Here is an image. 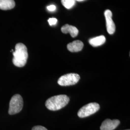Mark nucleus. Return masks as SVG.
<instances>
[{
  "label": "nucleus",
  "instance_id": "nucleus-7",
  "mask_svg": "<svg viewBox=\"0 0 130 130\" xmlns=\"http://www.w3.org/2000/svg\"><path fill=\"white\" fill-rule=\"evenodd\" d=\"M120 123L118 120L107 119L104 121L100 126V130H114Z\"/></svg>",
  "mask_w": 130,
  "mask_h": 130
},
{
  "label": "nucleus",
  "instance_id": "nucleus-9",
  "mask_svg": "<svg viewBox=\"0 0 130 130\" xmlns=\"http://www.w3.org/2000/svg\"><path fill=\"white\" fill-rule=\"evenodd\" d=\"M61 29V31L64 34L69 33L71 36L73 38L76 37L79 33V30L77 28L69 24H66L63 26Z\"/></svg>",
  "mask_w": 130,
  "mask_h": 130
},
{
  "label": "nucleus",
  "instance_id": "nucleus-17",
  "mask_svg": "<svg viewBox=\"0 0 130 130\" xmlns=\"http://www.w3.org/2000/svg\"></svg>",
  "mask_w": 130,
  "mask_h": 130
},
{
  "label": "nucleus",
  "instance_id": "nucleus-15",
  "mask_svg": "<svg viewBox=\"0 0 130 130\" xmlns=\"http://www.w3.org/2000/svg\"><path fill=\"white\" fill-rule=\"evenodd\" d=\"M47 9L49 11L53 12V11H54L56 10V6L55 5H51L48 6L47 7Z\"/></svg>",
  "mask_w": 130,
  "mask_h": 130
},
{
  "label": "nucleus",
  "instance_id": "nucleus-6",
  "mask_svg": "<svg viewBox=\"0 0 130 130\" xmlns=\"http://www.w3.org/2000/svg\"><path fill=\"white\" fill-rule=\"evenodd\" d=\"M104 14L106 20L107 31L109 34L111 35L114 34L116 29L115 25L112 19V13L110 10H107L105 11Z\"/></svg>",
  "mask_w": 130,
  "mask_h": 130
},
{
  "label": "nucleus",
  "instance_id": "nucleus-13",
  "mask_svg": "<svg viewBox=\"0 0 130 130\" xmlns=\"http://www.w3.org/2000/svg\"><path fill=\"white\" fill-rule=\"evenodd\" d=\"M48 22L50 26H53L57 23V20L56 18H50L48 20Z\"/></svg>",
  "mask_w": 130,
  "mask_h": 130
},
{
  "label": "nucleus",
  "instance_id": "nucleus-16",
  "mask_svg": "<svg viewBox=\"0 0 130 130\" xmlns=\"http://www.w3.org/2000/svg\"><path fill=\"white\" fill-rule=\"evenodd\" d=\"M84 0H76V1H78V2H82L84 1Z\"/></svg>",
  "mask_w": 130,
  "mask_h": 130
},
{
  "label": "nucleus",
  "instance_id": "nucleus-4",
  "mask_svg": "<svg viewBox=\"0 0 130 130\" xmlns=\"http://www.w3.org/2000/svg\"><path fill=\"white\" fill-rule=\"evenodd\" d=\"M99 105L96 103H91L82 107L78 112V116L79 118H85L90 116L99 110Z\"/></svg>",
  "mask_w": 130,
  "mask_h": 130
},
{
  "label": "nucleus",
  "instance_id": "nucleus-10",
  "mask_svg": "<svg viewBox=\"0 0 130 130\" xmlns=\"http://www.w3.org/2000/svg\"><path fill=\"white\" fill-rule=\"evenodd\" d=\"M106 41L105 37L103 35H101L90 39L89 42L92 46L98 47L103 45L106 42Z\"/></svg>",
  "mask_w": 130,
  "mask_h": 130
},
{
  "label": "nucleus",
  "instance_id": "nucleus-12",
  "mask_svg": "<svg viewBox=\"0 0 130 130\" xmlns=\"http://www.w3.org/2000/svg\"><path fill=\"white\" fill-rule=\"evenodd\" d=\"M76 3V0H61V3L66 8L70 9L72 8Z\"/></svg>",
  "mask_w": 130,
  "mask_h": 130
},
{
  "label": "nucleus",
  "instance_id": "nucleus-11",
  "mask_svg": "<svg viewBox=\"0 0 130 130\" xmlns=\"http://www.w3.org/2000/svg\"><path fill=\"white\" fill-rule=\"evenodd\" d=\"M14 0H0V9L8 10L14 8L15 6Z\"/></svg>",
  "mask_w": 130,
  "mask_h": 130
},
{
  "label": "nucleus",
  "instance_id": "nucleus-1",
  "mask_svg": "<svg viewBox=\"0 0 130 130\" xmlns=\"http://www.w3.org/2000/svg\"><path fill=\"white\" fill-rule=\"evenodd\" d=\"M14 57L13 63L18 67H23L26 65L28 58L27 48L22 43H18L15 46V51L13 52Z\"/></svg>",
  "mask_w": 130,
  "mask_h": 130
},
{
  "label": "nucleus",
  "instance_id": "nucleus-14",
  "mask_svg": "<svg viewBox=\"0 0 130 130\" xmlns=\"http://www.w3.org/2000/svg\"><path fill=\"white\" fill-rule=\"evenodd\" d=\"M32 130H48L46 128L42 126H35L33 127Z\"/></svg>",
  "mask_w": 130,
  "mask_h": 130
},
{
  "label": "nucleus",
  "instance_id": "nucleus-8",
  "mask_svg": "<svg viewBox=\"0 0 130 130\" xmlns=\"http://www.w3.org/2000/svg\"><path fill=\"white\" fill-rule=\"evenodd\" d=\"M84 46L83 42L79 40H76L69 43L67 45V48L71 52H78L80 51L83 49Z\"/></svg>",
  "mask_w": 130,
  "mask_h": 130
},
{
  "label": "nucleus",
  "instance_id": "nucleus-3",
  "mask_svg": "<svg viewBox=\"0 0 130 130\" xmlns=\"http://www.w3.org/2000/svg\"><path fill=\"white\" fill-rule=\"evenodd\" d=\"M23 107V98L20 94H16L11 98L10 101L8 113L10 115L17 114L21 111Z\"/></svg>",
  "mask_w": 130,
  "mask_h": 130
},
{
  "label": "nucleus",
  "instance_id": "nucleus-2",
  "mask_svg": "<svg viewBox=\"0 0 130 130\" xmlns=\"http://www.w3.org/2000/svg\"><path fill=\"white\" fill-rule=\"evenodd\" d=\"M70 101V98L65 94L52 96L47 99L45 106L52 111H56L66 106Z\"/></svg>",
  "mask_w": 130,
  "mask_h": 130
},
{
  "label": "nucleus",
  "instance_id": "nucleus-5",
  "mask_svg": "<svg viewBox=\"0 0 130 130\" xmlns=\"http://www.w3.org/2000/svg\"><path fill=\"white\" fill-rule=\"evenodd\" d=\"M79 79L80 76L78 74L68 73L60 77L58 80L57 83L60 86H70L77 84Z\"/></svg>",
  "mask_w": 130,
  "mask_h": 130
}]
</instances>
